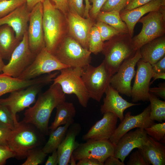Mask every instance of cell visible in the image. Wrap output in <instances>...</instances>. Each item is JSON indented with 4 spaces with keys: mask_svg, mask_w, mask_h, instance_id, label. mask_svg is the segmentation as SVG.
<instances>
[{
    "mask_svg": "<svg viewBox=\"0 0 165 165\" xmlns=\"http://www.w3.org/2000/svg\"><path fill=\"white\" fill-rule=\"evenodd\" d=\"M150 105H149L139 114L131 115V112H128L124 116L109 140L116 145L120 138L130 130L135 128L143 129L150 127L155 123L154 121L150 118Z\"/></svg>",
    "mask_w": 165,
    "mask_h": 165,
    "instance_id": "9a60e30c",
    "label": "cell"
},
{
    "mask_svg": "<svg viewBox=\"0 0 165 165\" xmlns=\"http://www.w3.org/2000/svg\"><path fill=\"white\" fill-rule=\"evenodd\" d=\"M44 85L38 84L10 93L7 98L0 99V104L6 106L10 111L16 126L18 123L17 113L29 108L36 101V97Z\"/></svg>",
    "mask_w": 165,
    "mask_h": 165,
    "instance_id": "8fae6325",
    "label": "cell"
},
{
    "mask_svg": "<svg viewBox=\"0 0 165 165\" xmlns=\"http://www.w3.org/2000/svg\"><path fill=\"white\" fill-rule=\"evenodd\" d=\"M45 81L43 76L29 80H24L0 73V97L5 94L24 89L31 86L43 84Z\"/></svg>",
    "mask_w": 165,
    "mask_h": 165,
    "instance_id": "d4e9b609",
    "label": "cell"
},
{
    "mask_svg": "<svg viewBox=\"0 0 165 165\" xmlns=\"http://www.w3.org/2000/svg\"><path fill=\"white\" fill-rule=\"evenodd\" d=\"M148 136L144 129L137 128L123 135L115 145L114 156L124 162L126 158L135 148L142 146L147 142Z\"/></svg>",
    "mask_w": 165,
    "mask_h": 165,
    "instance_id": "e0dca14e",
    "label": "cell"
},
{
    "mask_svg": "<svg viewBox=\"0 0 165 165\" xmlns=\"http://www.w3.org/2000/svg\"><path fill=\"white\" fill-rule=\"evenodd\" d=\"M163 4L165 5V0H162Z\"/></svg>",
    "mask_w": 165,
    "mask_h": 165,
    "instance_id": "6f0895ef",
    "label": "cell"
},
{
    "mask_svg": "<svg viewBox=\"0 0 165 165\" xmlns=\"http://www.w3.org/2000/svg\"><path fill=\"white\" fill-rule=\"evenodd\" d=\"M165 6L162 0H153L145 5L130 10H123L120 12L122 20L126 23L129 33L132 38L136 24L145 14Z\"/></svg>",
    "mask_w": 165,
    "mask_h": 165,
    "instance_id": "603a6c76",
    "label": "cell"
},
{
    "mask_svg": "<svg viewBox=\"0 0 165 165\" xmlns=\"http://www.w3.org/2000/svg\"><path fill=\"white\" fill-rule=\"evenodd\" d=\"M69 31L73 38L83 48L88 50V39L93 23L90 17L84 18L69 9L67 14Z\"/></svg>",
    "mask_w": 165,
    "mask_h": 165,
    "instance_id": "ac0fdd59",
    "label": "cell"
},
{
    "mask_svg": "<svg viewBox=\"0 0 165 165\" xmlns=\"http://www.w3.org/2000/svg\"><path fill=\"white\" fill-rule=\"evenodd\" d=\"M89 1L92 3L91 8L90 10V16L93 18L95 19L100 12L101 8L106 0H89Z\"/></svg>",
    "mask_w": 165,
    "mask_h": 165,
    "instance_id": "b9f144b4",
    "label": "cell"
},
{
    "mask_svg": "<svg viewBox=\"0 0 165 165\" xmlns=\"http://www.w3.org/2000/svg\"><path fill=\"white\" fill-rule=\"evenodd\" d=\"M33 126L21 121L10 132L6 145L18 159L26 158L29 150L40 144V135Z\"/></svg>",
    "mask_w": 165,
    "mask_h": 165,
    "instance_id": "3957f363",
    "label": "cell"
},
{
    "mask_svg": "<svg viewBox=\"0 0 165 165\" xmlns=\"http://www.w3.org/2000/svg\"><path fill=\"white\" fill-rule=\"evenodd\" d=\"M138 150L149 165H165V147L150 136L147 142Z\"/></svg>",
    "mask_w": 165,
    "mask_h": 165,
    "instance_id": "cb8c5ba5",
    "label": "cell"
},
{
    "mask_svg": "<svg viewBox=\"0 0 165 165\" xmlns=\"http://www.w3.org/2000/svg\"><path fill=\"white\" fill-rule=\"evenodd\" d=\"M58 163V156L57 150L53 151L50 156L46 162V165H57Z\"/></svg>",
    "mask_w": 165,
    "mask_h": 165,
    "instance_id": "681fc988",
    "label": "cell"
},
{
    "mask_svg": "<svg viewBox=\"0 0 165 165\" xmlns=\"http://www.w3.org/2000/svg\"><path fill=\"white\" fill-rule=\"evenodd\" d=\"M11 129L0 126V145H6Z\"/></svg>",
    "mask_w": 165,
    "mask_h": 165,
    "instance_id": "7dc6e473",
    "label": "cell"
},
{
    "mask_svg": "<svg viewBox=\"0 0 165 165\" xmlns=\"http://www.w3.org/2000/svg\"><path fill=\"white\" fill-rule=\"evenodd\" d=\"M149 92L165 99V82L161 83L158 87L150 88Z\"/></svg>",
    "mask_w": 165,
    "mask_h": 165,
    "instance_id": "f6af8a7d",
    "label": "cell"
},
{
    "mask_svg": "<svg viewBox=\"0 0 165 165\" xmlns=\"http://www.w3.org/2000/svg\"><path fill=\"white\" fill-rule=\"evenodd\" d=\"M77 165H104V163L93 158H85L78 160Z\"/></svg>",
    "mask_w": 165,
    "mask_h": 165,
    "instance_id": "c3c4849f",
    "label": "cell"
},
{
    "mask_svg": "<svg viewBox=\"0 0 165 165\" xmlns=\"http://www.w3.org/2000/svg\"><path fill=\"white\" fill-rule=\"evenodd\" d=\"M118 118L112 113H105L102 118L96 122L82 136V139L84 141L109 140L117 128Z\"/></svg>",
    "mask_w": 165,
    "mask_h": 165,
    "instance_id": "d6986e66",
    "label": "cell"
},
{
    "mask_svg": "<svg viewBox=\"0 0 165 165\" xmlns=\"http://www.w3.org/2000/svg\"><path fill=\"white\" fill-rule=\"evenodd\" d=\"M56 113L54 121L49 127L50 132L61 125L66 124L69 120L74 119L76 110L73 104L71 102L63 101L56 107Z\"/></svg>",
    "mask_w": 165,
    "mask_h": 165,
    "instance_id": "83f0119b",
    "label": "cell"
},
{
    "mask_svg": "<svg viewBox=\"0 0 165 165\" xmlns=\"http://www.w3.org/2000/svg\"><path fill=\"white\" fill-rule=\"evenodd\" d=\"M127 165H149L145 160L138 150L132 153L129 160L127 162Z\"/></svg>",
    "mask_w": 165,
    "mask_h": 165,
    "instance_id": "f35d334b",
    "label": "cell"
},
{
    "mask_svg": "<svg viewBox=\"0 0 165 165\" xmlns=\"http://www.w3.org/2000/svg\"><path fill=\"white\" fill-rule=\"evenodd\" d=\"M81 130V126L78 123H73L69 127L64 138L57 149L58 156V165L69 164L73 152L79 144L76 141V138Z\"/></svg>",
    "mask_w": 165,
    "mask_h": 165,
    "instance_id": "7402d4cb",
    "label": "cell"
},
{
    "mask_svg": "<svg viewBox=\"0 0 165 165\" xmlns=\"http://www.w3.org/2000/svg\"><path fill=\"white\" fill-rule=\"evenodd\" d=\"M91 53L74 38L68 37L61 40L53 54L69 67L82 68L90 64Z\"/></svg>",
    "mask_w": 165,
    "mask_h": 165,
    "instance_id": "8992f818",
    "label": "cell"
},
{
    "mask_svg": "<svg viewBox=\"0 0 165 165\" xmlns=\"http://www.w3.org/2000/svg\"><path fill=\"white\" fill-rule=\"evenodd\" d=\"M85 2L84 13L83 16L86 18L90 17L89 11L92 7V5H90L89 0H84Z\"/></svg>",
    "mask_w": 165,
    "mask_h": 165,
    "instance_id": "f5cc1de1",
    "label": "cell"
},
{
    "mask_svg": "<svg viewBox=\"0 0 165 165\" xmlns=\"http://www.w3.org/2000/svg\"><path fill=\"white\" fill-rule=\"evenodd\" d=\"M76 161L73 156L72 155L70 158L69 163H70L71 165H76Z\"/></svg>",
    "mask_w": 165,
    "mask_h": 165,
    "instance_id": "9f6ffc18",
    "label": "cell"
},
{
    "mask_svg": "<svg viewBox=\"0 0 165 165\" xmlns=\"http://www.w3.org/2000/svg\"><path fill=\"white\" fill-rule=\"evenodd\" d=\"M15 157L9 148L6 145H0V165H4L8 159Z\"/></svg>",
    "mask_w": 165,
    "mask_h": 165,
    "instance_id": "60d3db41",
    "label": "cell"
},
{
    "mask_svg": "<svg viewBox=\"0 0 165 165\" xmlns=\"http://www.w3.org/2000/svg\"><path fill=\"white\" fill-rule=\"evenodd\" d=\"M42 5V25L45 48L53 54L61 40L63 17L61 11L50 0H45Z\"/></svg>",
    "mask_w": 165,
    "mask_h": 165,
    "instance_id": "5b68a950",
    "label": "cell"
},
{
    "mask_svg": "<svg viewBox=\"0 0 165 165\" xmlns=\"http://www.w3.org/2000/svg\"><path fill=\"white\" fill-rule=\"evenodd\" d=\"M94 25L98 28L103 42L121 33L112 26L101 21L97 20Z\"/></svg>",
    "mask_w": 165,
    "mask_h": 165,
    "instance_id": "e575fe53",
    "label": "cell"
},
{
    "mask_svg": "<svg viewBox=\"0 0 165 165\" xmlns=\"http://www.w3.org/2000/svg\"><path fill=\"white\" fill-rule=\"evenodd\" d=\"M142 61L151 65L160 60L165 54V36L149 42L140 49Z\"/></svg>",
    "mask_w": 165,
    "mask_h": 165,
    "instance_id": "484cf974",
    "label": "cell"
},
{
    "mask_svg": "<svg viewBox=\"0 0 165 165\" xmlns=\"http://www.w3.org/2000/svg\"><path fill=\"white\" fill-rule=\"evenodd\" d=\"M105 93L106 96L103 99V104L100 108L101 113L103 114L106 112L112 113L118 117L121 122L123 119V112L126 109L140 105L129 102L124 99L110 84Z\"/></svg>",
    "mask_w": 165,
    "mask_h": 165,
    "instance_id": "44dd1931",
    "label": "cell"
},
{
    "mask_svg": "<svg viewBox=\"0 0 165 165\" xmlns=\"http://www.w3.org/2000/svg\"><path fill=\"white\" fill-rule=\"evenodd\" d=\"M2 0H0V1H1Z\"/></svg>",
    "mask_w": 165,
    "mask_h": 165,
    "instance_id": "680465c9",
    "label": "cell"
},
{
    "mask_svg": "<svg viewBox=\"0 0 165 165\" xmlns=\"http://www.w3.org/2000/svg\"><path fill=\"white\" fill-rule=\"evenodd\" d=\"M15 126L10 111L6 106L0 104V126L12 130Z\"/></svg>",
    "mask_w": 165,
    "mask_h": 165,
    "instance_id": "8d00e7d4",
    "label": "cell"
},
{
    "mask_svg": "<svg viewBox=\"0 0 165 165\" xmlns=\"http://www.w3.org/2000/svg\"><path fill=\"white\" fill-rule=\"evenodd\" d=\"M42 149L33 148L29 150L26 156L27 159L22 165H38L44 161L47 156Z\"/></svg>",
    "mask_w": 165,
    "mask_h": 165,
    "instance_id": "836d02e7",
    "label": "cell"
},
{
    "mask_svg": "<svg viewBox=\"0 0 165 165\" xmlns=\"http://www.w3.org/2000/svg\"><path fill=\"white\" fill-rule=\"evenodd\" d=\"M142 24L140 32L132 38V43L136 51L143 45L165 33V6H161L158 10L151 12L138 21Z\"/></svg>",
    "mask_w": 165,
    "mask_h": 165,
    "instance_id": "277c9868",
    "label": "cell"
},
{
    "mask_svg": "<svg viewBox=\"0 0 165 165\" xmlns=\"http://www.w3.org/2000/svg\"><path fill=\"white\" fill-rule=\"evenodd\" d=\"M81 76L90 98L100 102L112 76L104 61L97 67L89 64L82 68Z\"/></svg>",
    "mask_w": 165,
    "mask_h": 165,
    "instance_id": "52a82bcc",
    "label": "cell"
},
{
    "mask_svg": "<svg viewBox=\"0 0 165 165\" xmlns=\"http://www.w3.org/2000/svg\"><path fill=\"white\" fill-rule=\"evenodd\" d=\"M82 69L70 67L62 69L53 82L60 85L65 94L75 95L81 105L86 108L90 98L81 78Z\"/></svg>",
    "mask_w": 165,
    "mask_h": 165,
    "instance_id": "ba28073f",
    "label": "cell"
},
{
    "mask_svg": "<svg viewBox=\"0 0 165 165\" xmlns=\"http://www.w3.org/2000/svg\"><path fill=\"white\" fill-rule=\"evenodd\" d=\"M153 72L156 73L165 72V56L155 63L151 65Z\"/></svg>",
    "mask_w": 165,
    "mask_h": 165,
    "instance_id": "ee69618b",
    "label": "cell"
},
{
    "mask_svg": "<svg viewBox=\"0 0 165 165\" xmlns=\"http://www.w3.org/2000/svg\"><path fill=\"white\" fill-rule=\"evenodd\" d=\"M65 98L60 85L53 83L46 91L39 95L33 106L25 110L22 121L32 125L43 134H48L51 113L59 104L65 101Z\"/></svg>",
    "mask_w": 165,
    "mask_h": 165,
    "instance_id": "6da1fadb",
    "label": "cell"
},
{
    "mask_svg": "<svg viewBox=\"0 0 165 165\" xmlns=\"http://www.w3.org/2000/svg\"><path fill=\"white\" fill-rule=\"evenodd\" d=\"M26 3V0H2L0 1V19Z\"/></svg>",
    "mask_w": 165,
    "mask_h": 165,
    "instance_id": "d590c367",
    "label": "cell"
},
{
    "mask_svg": "<svg viewBox=\"0 0 165 165\" xmlns=\"http://www.w3.org/2000/svg\"><path fill=\"white\" fill-rule=\"evenodd\" d=\"M20 42L10 26L6 24L0 26V54L3 59L9 60Z\"/></svg>",
    "mask_w": 165,
    "mask_h": 165,
    "instance_id": "4316f807",
    "label": "cell"
},
{
    "mask_svg": "<svg viewBox=\"0 0 165 165\" xmlns=\"http://www.w3.org/2000/svg\"><path fill=\"white\" fill-rule=\"evenodd\" d=\"M152 78H153V80L152 82H150V85L157 79H165V72L156 73L153 72Z\"/></svg>",
    "mask_w": 165,
    "mask_h": 165,
    "instance_id": "db71d44e",
    "label": "cell"
},
{
    "mask_svg": "<svg viewBox=\"0 0 165 165\" xmlns=\"http://www.w3.org/2000/svg\"><path fill=\"white\" fill-rule=\"evenodd\" d=\"M36 55L30 48L27 31L13 52L9 63L3 68V73L18 78L32 63Z\"/></svg>",
    "mask_w": 165,
    "mask_h": 165,
    "instance_id": "9c48e42d",
    "label": "cell"
},
{
    "mask_svg": "<svg viewBox=\"0 0 165 165\" xmlns=\"http://www.w3.org/2000/svg\"><path fill=\"white\" fill-rule=\"evenodd\" d=\"M104 43L97 28L94 25L91 28L88 39V50L91 53L97 54L102 50Z\"/></svg>",
    "mask_w": 165,
    "mask_h": 165,
    "instance_id": "1f68e13d",
    "label": "cell"
},
{
    "mask_svg": "<svg viewBox=\"0 0 165 165\" xmlns=\"http://www.w3.org/2000/svg\"><path fill=\"white\" fill-rule=\"evenodd\" d=\"M124 163L120 161L114 155L108 157L104 162V165H125Z\"/></svg>",
    "mask_w": 165,
    "mask_h": 165,
    "instance_id": "f907efd6",
    "label": "cell"
},
{
    "mask_svg": "<svg viewBox=\"0 0 165 165\" xmlns=\"http://www.w3.org/2000/svg\"><path fill=\"white\" fill-rule=\"evenodd\" d=\"M144 129L148 135L161 143H165V123H155Z\"/></svg>",
    "mask_w": 165,
    "mask_h": 165,
    "instance_id": "d6a6232c",
    "label": "cell"
},
{
    "mask_svg": "<svg viewBox=\"0 0 165 165\" xmlns=\"http://www.w3.org/2000/svg\"><path fill=\"white\" fill-rule=\"evenodd\" d=\"M30 13L26 3L0 18V26L6 24L10 26L14 31L16 38L21 41L27 31Z\"/></svg>",
    "mask_w": 165,
    "mask_h": 165,
    "instance_id": "ffe728a7",
    "label": "cell"
},
{
    "mask_svg": "<svg viewBox=\"0 0 165 165\" xmlns=\"http://www.w3.org/2000/svg\"><path fill=\"white\" fill-rule=\"evenodd\" d=\"M74 122V119H71L63 126H60L50 132L49 138L42 148L45 153L47 154L57 150L64 138L68 128Z\"/></svg>",
    "mask_w": 165,
    "mask_h": 165,
    "instance_id": "f1b7e54d",
    "label": "cell"
},
{
    "mask_svg": "<svg viewBox=\"0 0 165 165\" xmlns=\"http://www.w3.org/2000/svg\"><path fill=\"white\" fill-rule=\"evenodd\" d=\"M141 58L139 49L125 60L112 76L110 85L119 93L131 97V82L136 73L135 67Z\"/></svg>",
    "mask_w": 165,
    "mask_h": 165,
    "instance_id": "7c38bea8",
    "label": "cell"
},
{
    "mask_svg": "<svg viewBox=\"0 0 165 165\" xmlns=\"http://www.w3.org/2000/svg\"><path fill=\"white\" fill-rule=\"evenodd\" d=\"M132 38L129 33H120L104 43L102 52L103 61L112 75L123 62L136 52L133 47Z\"/></svg>",
    "mask_w": 165,
    "mask_h": 165,
    "instance_id": "7a4b0ae2",
    "label": "cell"
},
{
    "mask_svg": "<svg viewBox=\"0 0 165 165\" xmlns=\"http://www.w3.org/2000/svg\"><path fill=\"white\" fill-rule=\"evenodd\" d=\"M131 0H106L100 11H115L120 12L124 9Z\"/></svg>",
    "mask_w": 165,
    "mask_h": 165,
    "instance_id": "74e56055",
    "label": "cell"
},
{
    "mask_svg": "<svg viewBox=\"0 0 165 165\" xmlns=\"http://www.w3.org/2000/svg\"><path fill=\"white\" fill-rule=\"evenodd\" d=\"M152 0H131L124 10H131L145 5Z\"/></svg>",
    "mask_w": 165,
    "mask_h": 165,
    "instance_id": "bcb514c9",
    "label": "cell"
},
{
    "mask_svg": "<svg viewBox=\"0 0 165 165\" xmlns=\"http://www.w3.org/2000/svg\"><path fill=\"white\" fill-rule=\"evenodd\" d=\"M136 65L137 69L131 89L132 100L134 102L149 101V86L153 72L151 65L141 59Z\"/></svg>",
    "mask_w": 165,
    "mask_h": 165,
    "instance_id": "2e32d148",
    "label": "cell"
},
{
    "mask_svg": "<svg viewBox=\"0 0 165 165\" xmlns=\"http://www.w3.org/2000/svg\"><path fill=\"white\" fill-rule=\"evenodd\" d=\"M54 6L65 15L68 12L69 8L67 0H50Z\"/></svg>",
    "mask_w": 165,
    "mask_h": 165,
    "instance_id": "7bdbcfd3",
    "label": "cell"
},
{
    "mask_svg": "<svg viewBox=\"0 0 165 165\" xmlns=\"http://www.w3.org/2000/svg\"><path fill=\"white\" fill-rule=\"evenodd\" d=\"M3 58L0 54V74L2 71L3 69L5 64L3 61Z\"/></svg>",
    "mask_w": 165,
    "mask_h": 165,
    "instance_id": "11a10c76",
    "label": "cell"
},
{
    "mask_svg": "<svg viewBox=\"0 0 165 165\" xmlns=\"http://www.w3.org/2000/svg\"><path fill=\"white\" fill-rule=\"evenodd\" d=\"M96 19L98 21L104 22L112 26L121 33H129L127 26L121 19L120 12H119L100 11Z\"/></svg>",
    "mask_w": 165,
    "mask_h": 165,
    "instance_id": "f546056e",
    "label": "cell"
},
{
    "mask_svg": "<svg viewBox=\"0 0 165 165\" xmlns=\"http://www.w3.org/2000/svg\"><path fill=\"white\" fill-rule=\"evenodd\" d=\"M79 144L72 155L76 161L93 158L104 163L108 157L114 155L115 145L109 140L90 139Z\"/></svg>",
    "mask_w": 165,
    "mask_h": 165,
    "instance_id": "4fadbf2b",
    "label": "cell"
},
{
    "mask_svg": "<svg viewBox=\"0 0 165 165\" xmlns=\"http://www.w3.org/2000/svg\"><path fill=\"white\" fill-rule=\"evenodd\" d=\"M148 101L150 103V118L153 121L162 122L165 120V101L159 99L150 93Z\"/></svg>",
    "mask_w": 165,
    "mask_h": 165,
    "instance_id": "4dcf8cb0",
    "label": "cell"
},
{
    "mask_svg": "<svg viewBox=\"0 0 165 165\" xmlns=\"http://www.w3.org/2000/svg\"><path fill=\"white\" fill-rule=\"evenodd\" d=\"M45 0H26V3L29 10L31 11L33 7L39 2L42 3Z\"/></svg>",
    "mask_w": 165,
    "mask_h": 165,
    "instance_id": "816d5d0a",
    "label": "cell"
},
{
    "mask_svg": "<svg viewBox=\"0 0 165 165\" xmlns=\"http://www.w3.org/2000/svg\"><path fill=\"white\" fill-rule=\"evenodd\" d=\"M83 0H67L69 9L75 11L80 16H83L85 7Z\"/></svg>",
    "mask_w": 165,
    "mask_h": 165,
    "instance_id": "ab89813d",
    "label": "cell"
},
{
    "mask_svg": "<svg viewBox=\"0 0 165 165\" xmlns=\"http://www.w3.org/2000/svg\"><path fill=\"white\" fill-rule=\"evenodd\" d=\"M42 3L36 4L31 11L27 33L30 48L37 55L45 47L42 25Z\"/></svg>",
    "mask_w": 165,
    "mask_h": 165,
    "instance_id": "5bb4252c",
    "label": "cell"
},
{
    "mask_svg": "<svg viewBox=\"0 0 165 165\" xmlns=\"http://www.w3.org/2000/svg\"><path fill=\"white\" fill-rule=\"evenodd\" d=\"M67 67H70L60 61L45 47L38 53L32 63L18 78L24 80L31 79Z\"/></svg>",
    "mask_w": 165,
    "mask_h": 165,
    "instance_id": "30bf717a",
    "label": "cell"
}]
</instances>
